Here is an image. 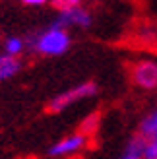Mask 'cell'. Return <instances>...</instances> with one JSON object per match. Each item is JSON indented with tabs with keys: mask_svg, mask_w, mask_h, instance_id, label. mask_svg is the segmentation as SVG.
Listing matches in <instances>:
<instances>
[{
	"mask_svg": "<svg viewBox=\"0 0 157 159\" xmlns=\"http://www.w3.org/2000/svg\"><path fill=\"white\" fill-rule=\"evenodd\" d=\"M138 136L144 138L146 142H157V109L144 116V120L140 122Z\"/></svg>",
	"mask_w": 157,
	"mask_h": 159,
	"instance_id": "52a82bcc",
	"label": "cell"
},
{
	"mask_svg": "<svg viewBox=\"0 0 157 159\" xmlns=\"http://www.w3.org/2000/svg\"><path fill=\"white\" fill-rule=\"evenodd\" d=\"M20 70H21V60L20 58L10 57V54H6L4 51H0V82L14 78Z\"/></svg>",
	"mask_w": 157,
	"mask_h": 159,
	"instance_id": "8992f818",
	"label": "cell"
},
{
	"mask_svg": "<svg viewBox=\"0 0 157 159\" xmlns=\"http://www.w3.org/2000/svg\"><path fill=\"white\" fill-rule=\"evenodd\" d=\"M87 136H83L80 132H74V134H68V136L60 138L58 142L47 149V155L52 157V159H58V157H70V155H76L80 153L82 149L87 146Z\"/></svg>",
	"mask_w": 157,
	"mask_h": 159,
	"instance_id": "3957f363",
	"label": "cell"
},
{
	"mask_svg": "<svg viewBox=\"0 0 157 159\" xmlns=\"http://www.w3.org/2000/svg\"><path fill=\"white\" fill-rule=\"evenodd\" d=\"M99 122H101V115H99V113H89V115L80 122V130H78V132L89 138V136H93V134L97 132Z\"/></svg>",
	"mask_w": 157,
	"mask_h": 159,
	"instance_id": "30bf717a",
	"label": "cell"
},
{
	"mask_svg": "<svg viewBox=\"0 0 157 159\" xmlns=\"http://www.w3.org/2000/svg\"><path fill=\"white\" fill-rule=\"evenodd\" d=\"M97 91H99V87H97L95 82L78 84V85L70 87L66 91L54 95V97L47 103V113H62L64 109H68L70 105H74V103H80L83 99H89L93 95H97Z\"/></svg>",
	"mask_w": 157,
	"mask_h": 159,
	"instance_id": "7a4b0ae2",
	"label": "cell"
},
{
	"mask_svg": "<svg viewBox=\"0 0 157 159\" xmlns=\"http://www.w3.org/2000/svg\"><path fill=\"white\" fill-rule=\"evenodd\" d=\"M27 45L31 51L43 54V57H60L70 49L72 37H70L68 29L60 27L52 21L47 29L39 31L33 37H27Z\"/></svg>",
	"mask_w": 157,
	"mask_h": 159,
	"instance_id": "6da1fadb",
	"label": "cell"
},
{
	"mask_svg": "<svg viewBox=\"0 0 157 159\" xmlns=\"http://www.w3.org/2000/svg\"><path fill=\"white\" fill-rule=\"evenodd\" d=\"M144 146H146V140L140 136H134L126 144V149L119 159H144Z\"/></svg>",
	"mask_w": 157,
	"mask_h": 159,
	"instance_id": "9c48e42d",
	"label": "cell"
},
{
	"mask_svg": "<svg viewBox=\"0 0 157 159\" xmlns=\"http://www.w3.org/2000/svg\"><path fill=\"white\" fill-rule=\"evenodd\" d=\"M144 159H157V142H146Z\"/></svg>",
	"mask_w": 157,
	"mask_h": 159,
	"instance_id": "7c38bea8",
	"label": "cell"
},
{
	"mask_svg": "<svg viewBox=\"0 0 157 159\" xmlns=\"http://www.w3.org/2000/svg\"><path fill=\"white\" fill-rule=\"evenodd\" d=\"M130 78L140 89L153 91L157 89V62L155 60H140L130 68Z\"/></svg>",
	"mask_w": 157,
	"mask_h": 159,
	"instance_id": "277c9868",
	"label": "cell"
},
{
	"mask_svg": "<svg viewBox=\"0 0 157 159\" xmlns=\"http://www.w3.org/2000/svg\"><path fill=\"white\" fill-rule=\"evenodd\" d=\"M47 2H51V0H21V4L25 6H45Z\"/></svg>",
	"mask_w": 157,
	"mask_h": 159,
	"instance_id": "4fadbf2b",
	"label": "cell"
},
{
	"mask_svg": "<svg viewBox=\"0 0 157 159\" xmlns=\"http://www.w3.org/2000/svg\"><path fill=\"white\" fill-rule=\"evenodd\" d=\"M91 12L85 10V8L80 4L76 8H70V10H62L58 14V18L54 20V23L64 29H70V27H78V29H87L91 25Z\"/></svg>",
	"mask_w": 157,
	"mask_h": 159,
	"instance_id": "5b68a950",
	"label": "cell"
},
{
	"mask_svg": "<svg viewBox=\"0 0 157 159\" xmlns=\"http://www.w3.org/2000/svg\"><path fill=\"white\" fill-rule=\"evenodd\" d=\"M51 2L58 8V12H62V10H70V8L80 6L82 0H51Z\"/></svg>",
	"mask_w": 157,
	"mask_h": 159,
	"instance_id": "8fae6325",
	"label": "cell"
},
{
	"mask_svg": "<svg viewBox=\"0 0 157 159\" xmlns=\"http://www.w3.org/2000/svg\"><path fill=\"white\" fill-rule=\"evenodd\" d=\"M25 49H27V39L18 37V35L4 39V43H2V51L6 54H10V57H16V58H20Z\"/></svg>",
	"mask_w": 157,
	"mask_h": 159,
	"instance_id": "ba28073f",
	"label": "cell"
}]
</instances>
